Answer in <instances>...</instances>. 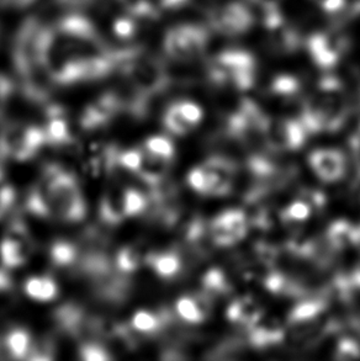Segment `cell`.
Segmentation results:
<instances>
[{"label":"cell","mask_w":360,"mask_h":361,"mask_svg":"<svg viewBox=\"0 0 360 361\" xmlns=\"http://www.w3.org/2000/svg\"><path fill=\"white\" fill-rule=\"evenodd\" d=\"M311 206L304 200L295 201L282 211V219L287 225L302 224L311 216Z\"/></svg>","instance_id":"1f68e13d"},{"label":"cell","mask_w":360,"mask_h":361,"mask_svg":"<svg viewBox=\"0 0 360 361\" xmlns=\"http://www.w3.org/2000/svg\"><path fill=\"white\" fill-rule=\"evenodd\" d=\"M176 105H178V108H179L180 113L183 114V116H184L191 125L196 126V125L201 121V118H203V110H201V108H200L198 104L189 102V100H180V102H176Z\"/></svg>","instance_id":"b9f144b4"},{"label":"cell","mask_w":360,"mask_h":361,"mask_svg":"<svg viewBox=\"0 0 360 361\" xmlns=\"http://www.w3.org/2000/svg\"><path fill=\"white\" fill-rule=\"evenodd\" d=\"M301 200L311 206V209H322L326 204L325 195L322 192H318V191H308L305 195L302 196Z\"/></svg>","instance_id":"f6af8a7d"},{"label":"cell","mask_w":360,"mask_h":361,"mask_svg":"<svg viewBox=\"0 0 360 361\" xmlns=\"http://www.w3.org/2000/svg\"><path fill=\"white\" fill-rule=\"evenodd\" d=\"M349 146H351L352 153H353L354 161H356V171L360 176V126L356 133L351 137Z\"/></svg>","instance_id":"bcb514c9"},{"label":"cell","mask_w":360,"mask_h":361,"mask_svg":"<svg viewBox=\"0 0 360 361\" xmlns=\"http://www.w3.org/2000/svg\"><path fill=\"white\" fill-rule=\"evenodd\" d=\"M14 92V83L8 77L0 74V115L4 111L6 103Z\"/></svg>","instance_id":"7bdbcfd3"},{"label":"cell","mask_w":360,"mask_h":361,"mask_svg":"<svg viewBox=\"0 0 360 361\" xmlns=\"http://www.w3.org/2000/svg\"><path fill=\"white\" fill-rule=\"evenodd\" d=\"M343 82V80H342ZM344 93H346L347 104L349 111L360 110V73L358 71H353L348 75V82L344 83Z\"/></svg>","instance_id":"d590c367"},{"label":"cell","mask_w":360,"mask_h":361,"mask_svg":"<svg viewBox=\"0 0 360 361\" xmlns=\"http://www.w3.org/2000/svg\"><path fill=\"white\" fill-rule=\"evenodd\" d=\"M46 114L49 122L44 127L47 143L51 146H67L73 142V136L69 130L68 122L64 118V109L57 105L47 106Z\"/></svg>","instance_id":"4fadbf2b"},{"label":"cell","mask_w":360,"mask_h":361,"mask_svg":"<svg viewBox=\"0 0 360 361\" xmlns=\"http://www.w3.org/2000/svg\"><path fill=\"white\" fill-rule=\"evenodd\" d=\"M356 230H358V237H359V244H358V245H360V226L359 227H356Z\"/></svg>","instance_id":"db71d44e"},{"label":"cell","mask_w":360,"mask_h":361,"mask_svg":"<svg viewBox=\"0 0 360 361\" xmlns=\"http://www.w3.org/2000/svg\"><path fill=\"white\" fill-rule=\"evenodd\" d=\"M36 0H0L1 6H13V8H26L34 4Z\"/></svg>","instance_id":"681fc988"},{"label":"cell","mask_w":360,"mask_h":361,"mask_svg":"<svg viewBox=\"0 0 360 361\" xmlns=\"http://www.w3.org/2000/svg\"><path fill=\"white\" fill-rule=\"evenodd\" d=\"M209 178L210 196L229 195L232 190V183L236 176L234 161L224 157H212L203 164Z\"/></svg>","instance_id":"30bf717a"},{"label":"cell","mask_w":360,"mask_h":361,"mask_svg":"<svg viewBox=\"0 0 360 361\" xmlns=\"http://www.w3.org/2000/svg\"><path fill=\"white\" fill-rule=\"evenodd\" d=\"M114 263L119 271L124 274L133 273L145 263V257L142 255L141 249L135 245H128L117 252Z\"/></svg>","instance_id":"cb8c5ba5"},{"label":"cell","mask_w":360,"mask_h":361,"mask_svg":"<svg viewBox=\"0 0 360 361\" xmlns=\"http://www.w3.org/2000/svg\"><path fill=\"white\" fill-rule=\"evenodd\" d=\"M203 288L204 293L209 295L210 298L224 296L231 293V283H229L224 271H221L220 269H211L205 274L203 278Z\"/></svg>","instance_id":"484cf974"},{"label":"cell","mask_w":360,"mask_h":361,"mask_svg":"<svg viewBox=\"0 0 360 361\" xmlns=\"http://www.w3.org/2000/svg\"><path fill=\"white\" fill-rule=\"evenodd\" d=\"M306 128L300 120H269L264 142L272 152L296 151L306 142Z\"/></svg>","instance_id":"ba28073f"},{"label":"cell","mask_w":360,"mask_h":361,"mask_svg":"<svg viewBox=\"0 0 360 361\" xmlns=\"http://www.w3.org/2000/svg\"><path fill=\"white\" fill-rule=\"evenodd\" d=\"M226 314L231 322L249 328L263 317V310L254 298L246 296L234 300L227 308Z\"/></svg>","instance_id":"5bb4252c"},{"label":"cell","mask_w":360,"mask_h":361,"mask_svg":"<svg viewBox=\"0 0 360 361\" xmlns=\"http://www.w3.org/2000/svg\"><path fill=\"white\" fill-rule=\"evenodd\" d=\"M16 204V192L14 188L4 185L0 188V221L11 212Z\"/></svg>","instance_id":"60d3db41"},{"label":"cell","mask_w":360,"mask_h":361,"mask_svg":"<svg viewBox=\"0 0 360 361\" xmlns=\"http://www.w3.org/2000/svg\"><path fill=\"white\" fill-rule=\"evenodd\" d=\"M79 355L85 361H105L112 359L110 350L95 341H85L80 345Z\"/></svg>","instance_id":"e575fe53"},{"label":"cell","mask_w":360,"mask_h":361,"mask_svg":"<svg viewBox=\"0 0 360 361\" xmlns=\"http://www.w3.org/2000/svg\"><path fill=\"white\" fill-rule=\"evenodd\" d=\"M305 46L313 64L323 71H330L346 56L351 47V39L347 35L327 30L310 35Z\"/></svg>","instance_id":"8992f818"},{"label":"cell","mask_w":360,"mask_h":361,"mask_svg":"<svg viewBox=\"0 0 360 361\" xmlns=\"http://www.w3.org/2000/svg\"><path fill=\"white\" fill-rule=\"evenodd\" d=\"M251 1L260 8L262 14L280 9V3H282V0H251Z\"/></svg>","instance_id":"c3c4849f"},{"label":"cell","mask_w":360,"mask_h":361,"mask_svg":"<svg viewBox=\"0 0 360 361\" xmlns=\"http://www.w3.org/2000/svg\"><path fill=\"white\" fill-rule=\"evenodd\" d=\"M59 3L69 6H82V5L89 4L92 3V0H57Z\"/></svg>","instance_id":"816d5d0a"},{"label":"cell","mask_w":360,"mask_h":361,"mask_svg":"<svg viewBox=\"0 0 360 361\" xmlns=\"http://www.w3.org/2000/svg\"><path fill=\"white\" fill-rule=\"evenodd\" d=\"M163 123L168 131L178 135V136H183L195 127L183 116V114L180 113L176 103H173L167 108L164 116H163Z\"/></svg>","instance_id":"4316f807"},{"label":"cell","mask_w":360,"mask_h":361,"mask_svg":"<svg viewBox=\"0 0 360 361\" xmlns=\"http://www.w3.org/2000/svg\"><path fill=\"white\" fill-rule=\"evenodd\" d=\"M4 337L13 359H26L32 343L29 331L25 328L15 327L6 332Z\"/></svg>","instance_id":"603a6c76"},{"label":"cell","mask_w":360,"mask_h":361,"mask_svg":"<svg viewBox=\"0 0 360 361\" xmlns=\"http://www.w3.org/2000/svg\"><path fill=\"white\" fill-rule=\"evenodd\" d=\"M119 71L147 98L163 93L171 85V75L164 62L141 47L124 49Z\"/></svg>","instance_id":"6da1fadb"},{"label":"cell","mask_w":360,"mask_h":361,"mask_svg":"<svg viewBox=\"0 0 360 361\" xmlns=\"http://www.w3.org/2000/svg\"><path fill=\"white\" fill-rule=\"evenodd\" d=\"M188 183L191 186V189H194L196 192H199L201 195H208L209 192V178L206 171H204L203 166L194 168L190 171L188 176Z\"/></svg>","instance_id":"f35d334b"},{"label":"cell","mask_w":360,"mask_h":361,"mask_svg":"<svg viewBox=\"0 0 360 361\" xmlns=\"http://www.w3.org/2000/svg\"><path fill=\"white\" fill-rule=\"evenodd\" d=\"M301 92V82L292 74H279L272 79L270 93L280 99H294Z\"/></svg>","instance_id":"d4e9b609"},{"label":"cell","mask_w":360,"mask_h":361,"mask_svg":"<svg viewBox=\"0 0 360 361\" xmlns=\"http://www.w3.org/2000/svg\"><path fill=\"white\" fill-rule=\"evenodd\" d=\"M25 206L30 214L37 217H42V219L54 217L47 184L44 178H41V180L29 191V194L26 196Z\"/></svg>","instance_id":"ac0fdd59"},{"label":"cell","mask_w":360,"mask_h":361,"mask_svg":"<svg viewBox=\"0 0 360 361\" xmlns=\"http://www.w3.org/2000/svg\"><path fill=\"white\" fill-rule=\"evenodd\" d=\"M272 34V44L274 49L280 54H289L295 52L301 46V39L295 29L282 21V24L268 29Z\"/></svg>","instance_id":"d6986e66"},{"label":"cell","mask_w":360,"mask_h":361,"mask_svg":"<svg viewBox=\"0 0 360 361\" xmlns=\"http://www.w3.org/2000/svg\"><path fill=\"white\" fill-rule=\"evenodd\" d=\"M351 278L354 285H356V288H360V264L356 267L353 274H352Z\"/></svg>","instance_id":"f5cc1de1"},{"label":"cell","mask_w":360,"mask_h":361,"mask_svg":"<svg viewBox=\"0 0 360 361\" xmlns=\"http://www.w3.org/2000/svg\"><path fill=\"white\" fill-rule=\"evenodd\" d=\"M176 312L189 323H201L206 318L195 296H184L176 301Z\"/></svg>","instance_id":"f1b7e54d"},{"label":"cell","mask_w":360,"mask_h":361,"mask_svg":"<svg viewBox=\"0 0 360 361\" xmlns=\"http://www.w3.org/2000/svg\"><path fill=\"white\" fill-rule=\"evenodd\" d=\"M125 190L114 188L102 196L99 207V215L102 224L107 226L120 225L126 217L125 214V202H124Z\"/></svg>","instance_id":"9a60e30c"},{"label":"cell","mask_w":360,"mask_h":361,"mask_svg":"<svg viewBox=\"0 0 360 361\" xmlns=\"http://www.w3.org/2000/svg\"><path fill=\"white\" fill-rule=\"evenodd\" d=\"M210 240L219 247H231L237 243L221 216H217L209 227Z\"/></svg>","instance_id":"4dcf8cb0"},{"label":"cell","mask_w":360,"mask_h":361,"mask_svg":"<svg viewBox=\"0 0 360 361\" xmlns=\"http://www.w3.org/2000/svg\"><path fill=\"white\" fill-rule=\"evenodd\" d=\"M142 161H143V152L140 149H127V151L119 152L117 164L125 168L127 171H135L140 169Z\"/></svg>","instance_id":"74e56055"},{"label":"cell","mask_w":360,"mask_h":361,"mask_svg":"<svg viewBox=\"0 0 360 361\" xmlns=\"http://www.w3.org/2000/svg\"><path fill=\"white\" fill-rule=\"evenodd\" d=\"M327 243L331 245L333 250H343L351 245H358V230L348 221H336L327 231Z\"/></svg>","instance_id":"e0dca14e"},{"label":"cell","mask_w":360,"mask_h":361,"mask_svg":"<svg viewBox=\"0 0 360 361\" xmlns=\"http://www.w3.org/2000/svg\"><path fill=\"white\" fill-rule=\"evenodd\" d=\"M321 108L326 132H336L341 128L349 115L344 87L336 75H325L317 84L316 93L312 94Z\"/></svg>","instance_id":"5b68a950"},{"label":"cell","mask_w":360,"mask_h":361,"mask_svg":"<svg viewBox=\"0 0 360 361\" xmlns=\"http://www.w3.org/2000/svg\"><path fill=\"white\" fill-rule=\"evenodd\" d=\"M25 293L36 301L47 302L56 298L59 288L54 279L49 276H34L25 283Z\"/></svg>","instance_id":"44dd1931"},{"label":"cell","mask_w":360,"mask_h":361,"mask_svg":"<svg viewBox=\"0 0 360 361\" xmlns=\"http://www.w3.org/2000/svg\"><path fill=\"white\" fill-rule=\"evenodd\" d=\"M335 359L336 360H354V359H360L359 343L353 341L351 338H343L337 344Z\"/></svg>","instance_id":"8d00e7d4"},{"label":"cell","mask_w":360,"mask_h":361,"mask_svg":"<svg viewBox=\"0 0 360 361\" xmlns=\"http://www.w3.org/2000/svg\"><path fill=\"white\" fill-rule=\"evenodd\" d=\"M173 321L171 313L162 310L160 312H151L141 310L133 314L131 324L135 331L145 334H156L166 329Z\"/></svg>","instance_id":"2e32d148"},{"label":"cell","mask_w":360,"mask_h":361,"mask_svg":"<svg viewBox=\"0 0 360 361\" xmlns=\"http://www.w3.org/2000/svg\"><path fill=\"white\" fill-rule=\"evenodd\" d=\"M157 6V9L160 10H176L183 8L184 5L189 3V0H155L153 1Z\"/></svg>","instance_id":"7dc6e473"},{"label":"cell","mask_w":360,"mask_h":361,"mask_svg":"<svg viewBox=\"0 0 360 361\" xmlns=\"http://www.w3.org/2000/svg\"><path fill=\"white\" fill-rule=\"evenodd\" d=\"M222 220L224 221V224L227 225L231 233L234 237L236 242H239L241 240H244L246 235H247V231H248V220H247V216L244 214V211L241 210H229L224 211L221 214Z\"/></svg>","instance_id":"83f0119b"},{"label":"cell","mask_w":360,"mask_h":361,"mask_svg":"<svg viewBox=\"0 0 360 361\" xmlns=\"http://www.w3.org/2000/svg\"><path fill=\"white\" fill-rule=\"evenodd\" d=\"M326 14L335 15L341 13L346 6L347 0H312Z\"/></svg>","instance_id":"ee69618b"},{"label":"cell","mask_w":360,"mask_h":361,"mask_svg":"<svg viewBox=\"0 0 360 361\" xmlns=\"http://www.w3.org/2000/svg\"><path fill=\"white\" fill-rule=\"evenodd\" d=\"M308 163L322 181L335 183L346 174L347 161L337 149H317L308 156Z\"/></svg>","instance_id":"8fae6325"},{"label":"cell","mask_w":360,"mask_h":361,"mask_svg":"<svg viewBox=\"0 0 360 361\" xmlns=\"http://www.w3.org/2000/svg\"><path fill=\"white\" fill-rule=\"evenodd\" d=\"M146 151L155 156L172 161L174 157V146L171 140L166 136L150 137L146 141Z\"/></svg>","instance_id":"836d02e7"},{"label":"cell","mask_w":360,"mask_h":361,"mask_svg":"<svg viewBox=\"0 0 360 361\" xmlns=\"http://www.w3.org/2000/svg\"><path fill=\"white\" fill-rule=\"evenodd\" d=\"M146 262L151 265L152 269L161 278H173L179 273L180 269H181V259H180L179 254L174 250L150 254L147 257Z\"/></svg>","instance_id":"ffe728a7"},{"label":"cell","mask_w":360,"mask_h":361,"mask_svg":"<svg viewBox=\"0 0 360 361\" xmlns=\"http://www.w3.org/2000/svg\"><path fill=\"white\" fill-rule=\"evenodd\" d=\"M42 178L47 184L54 217L69 224L83 220L87 205L76 176L62 166L49 164L44 168Z\"/></svg>","instance_id":"7a4b0ae2"},{"label":"cell","mask_w":360,"mask_h":361,"mask_svg":"<svg viewBox=\"0 0 360 361\" xmlns=\"http://www.w3.org/2000/svg\"><path fill=\"white\" fill-rule=\"evenodd\" d=\"M49 257L56 267H72L76 265L78 260L79 247L68 240H56L49 248Z\"/></svg>","instance_id":"7402d4cb"},{"label":"cell","mask_w":360,"mask_h":361,"mask_svg":"<svg viewBox=\"0 0 360 361\" xmlns=\"http://www.w3.org/2000/svg\"><path fill=\"white\" fill-rule=\"evenodd\" d=\"M208 20L210 27L224 36L247 34L254 25L252 10L237 0H232L210 10Z\"/></svg>","instance_id":"52a82bcc"},{"label":"cell","mask_w":360,"mask_h":361,"mask_svg":"<svg viewBox=\"0 0 360 361\" xmlns=\"http://www.w3.org/2000/svg\"><path fill=\"white\" fill-rule=\"evenodd\" d=\"M56 354V345L51 338H42L31 343L29 353L26 355L28 360H52Z\"/></svg>","instance_id":"d6a6232c"},{"label":"cell","mask_w":360,"mask_h":361,"mask_svg":"<svg viewBox=\"0 0 360 361\" xmlns=\"http://www.w3.org/2000/svg\"><path fill=\"white\" fill-rule=\"evenodd\" d=\"M206 73L214 85L231 84L241 92H247L256 83L257 61L247 49H224L210 61Z\"/></svg>","instance_id":"3957f363"},{"label":"cell","mask_w":360,"mask_h":361,"mask_svg":"<svg viewBox=\"0 0 360 361\" xmlns=\"http://www.w3.org/2000/svg\"><path fill=\"white\" fill-rule=\"evenodd\" d=\"M210 42V31L204 25L180 24L167 31L163 49L168 59L188 63L204 56Z\"/></svg>","instance_id":"277c9868"},{"label":"cell","mask_w":360,"mask_h":361,"mask_svg":"<svg viewBox=\"0 0 360 361\" xmlns=\"http://www.w3.org/2000/svg\"><path fill=\"white\" fill-rule=\"evenodd\" d=\"M136 19L132 15L127 14L115 21L114 32L120 39H131L136 34Z\"/></svg>","instance_id":"ab89813d"},{"label":"cell","mask_w":360,"mask_h":361,"mask_svg":"<svg viewBox=\"0 0 360 361\" xmlns=\"http://www.w3.org/2000/svg\"><path fill=\"white\" fill-rule=\"evenodd\" d=\"M285 337V329L282 321L275 317L259 319L258 322L249 327L248 341L252 347L257 349L272 347L282 342Z\"/></svg>","instance_id":"7c38bea8"},{"label":"cell","mask_w":360,"mask_h":361,"mask_svg":"<svg viewBox=\"0 0 360 361\" xmlns=\"http://www.w3.org/2000/svg\"><path fill=\"white\" fill-rule=\"evenodd\" d=\"M122 111L121 104L119 102L116 93L112 90L102 94L84 109L80 116V126L84 130H95L105 126L117 114Z\"/></svg>","instance_id":"9c48e42d"},{"label":"cell","mask_w":360,"mask_h":361,"mask_svg":"<svg viewBox=\"0 0 360 361\" xmlns=\"http://www.w3.org/2000/svg\"><path fill=\"white\" fill-rule=\"evenodd\" d=\"M126 217H133L146 212L148 209V196L143 195L137 189H126L124 195Z\"/></svg>","instance_id":"f546056e"},{"label":"cell","mask_w":360,"mask_h":361,"mask_svg":"<svg viewBox=\"0 0 360 361\" xmlns=\"http://www.w3.org/2000/svg\"><path fill=\"white\" fill-rule=\"evenodd\" d=\"M6 359H13V357L10 354L8 344L5 342L4 336L0 334V360H6Z\"/></svg>","instance_id":"f907efd6"}]
</instances>
